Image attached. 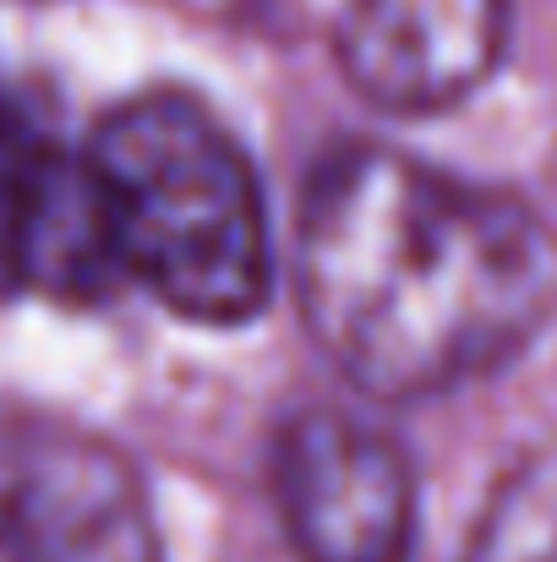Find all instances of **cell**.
<instances>
[{"label": "cell", "instance_id": "1", "mask_svg": "<svg viewBox=\"0 0 557 562\" xmlns=\"http://www.w3.org/2000/svg\"><path fill=\"white\" fill-rule=\"evenodd\" d=\"M296 301L318 350L382 404L520 361L557 317V240L509 191L382 143L318 159L296 213Z\"/></svg>", "mask_w": 557, "mask_h": 562}, {"label": "cell", "instance_id": "2", "mask_svg": "<svg viewBox=\"0 0 557 562\" xmlns=\"http://www.w3.org/2000/svg\"><path fill=\"white\" fill-rule=\"evenodd\" d=\"M126 279L197 328H241L268 306L274 246L263 181L241 143L186 93L115 104L88 143Z\"/></svg>", "mask_w": 557, "mask_h": 562}, {"label": "cell", "instance_id": "3", "mask_svg": "<svg viewBox=\"0 0 557 562\" xmlns=\"http://www.w3.org/2000/svg\"><path fill=\"white\" fill-rule=\"evenodd\" d=\"M0 562H165L148 481L82 420L0 398Z\"/></svg>", "mask_w": 557, "mask_h": 562}, {"label": "cell", "instance_id": "4", "mask_svg": "<svg viewBox=\"0 0 557 562\" xmlns=\"http://www.w3.org/2000/svg\"><path fill=\"white\" fill-rule=\"evenodd\" d=\"M126 279L88 154H71L0 82V301L93 306Z\"/></svg>", "mask_w": 557, "mask_h": 562}, {"label": "cell", "instance_id": "5", "mask_svg": "<svg viewBox=\"0 0 557 562\" xmlns=\"http://www.w3.org/2000/svg\"><path fill=\"white\" fill-rule=\"evenodd\" d=\"M274 503L301 562H404L415 475L404 448L345 409H301L274 442Z\"/></svg>", "mask_w": 557, "mask_h": 562}, {"label": "cell", "instance_id": "6", "mask_svg": "<svg viewBox=\"0 0 557 562\" xmlns=\"http://www.w3.org/2000/svg\"><path fill=\"white\" fill-rule=\"evenodd\" d=\"M509 0H350L334 33L339 71L388 115L465 104L503 60Z\"/></svg>", "mask_w": 557, "mask_h": 562}, {"label": "cell", "instance_id": "7", "mask_svg": "<svg viewBox=\"0 0 557 562\" xmlns=\"http://www.w3.org/2000/svg\"><path fill=\"white\" fill-rule=\"evenodd\" d=\"M465 562H557V464H525L498 486Z\"/></svg>", "mask_w": 557, "mask_h": 562}]
</instances>
